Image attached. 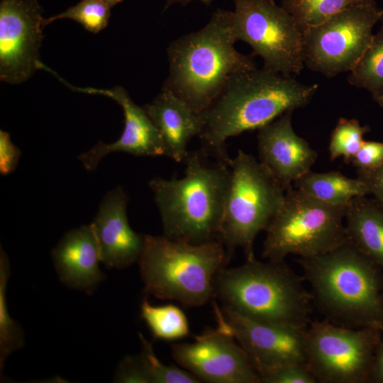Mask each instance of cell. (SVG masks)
I'll return each mask as SVG.
<instances>
[{
    "instance_id": "cell-1",
    "label": "cell",
    "mask_w": 383,
    "mask_h": 383,
    "mask_svg": "<svg viewBox=\"0 0 383 383\" xmlns=\"http://www.w3.org/2000/svg\"><path fill=\"white\" fill-rule=\"evenodd\" d=\"M318 87L263 68L233 76L199 113L201 149L213 156L229 158L226 143L229 138L258 130L284 113L306 106Z\"/></svg>"
},
{
    "instance_id": "cell-2",
    "label": "cell",
    "mask_w": 383,
    "mask_h": 383,
    "mask_svg": "<svg viewBox=\"0 0 383 383\" xmlns=\"http://www.w3.org/2000/svg\"><path fill=\"white\" fill-rule=\"evenodd\" d=\"M231 159L188 152L183 177L150 181L165 236L192 244L220 240Z\"/></svg>"
},
{
    "instance_id": "cell-3",
    "label": "cell",
    "mask_w": 383,
    "mask_h": 383,
    "mask_svg": "<svg viewBox=\"0 0 383 383\" xmlns=\"http://www.w3.org/2000/svg\"><path fill=\"white\" fill-rule=\"evenodd\" d=\"M233 11L217 9L201 29L167 48L169 72L162 88L201 113L233 76L257 69L253 55L235 48Z\"/></svg>"
},
{
    "instance_id": "cell-4",
    "label": "cell",
    "mask_w": 383,
    "mask_h": 383,
    "mask_svg": "<svg viewBox=\"0 0 383 383\" xmlns=\"http://www.w3.org/2000/svg\"><path fill=\"white\" fill-rule=\"evenodd\" d=\"M298 262L311 287L313 304L326 320L350 328L383 329L379 266L350 240Z\"/></svg>"
},
{
    "instance_id": "cell-5",
    "label": "cell",
    "mask_w": 383,
    "mask_h": 383,
    "mask_svg": "<svg viewBox=\"0 0 383 383\" xmlns=\"http://www.w3.org/2000/svg\"><path fill=\"white\" fill-rule=\"evenodd\" d=\"M284 261L266 262L255 257L216 274L213 296L223 306L251 319L307 327L313 301L303 284Z\"/></svg>"
},
{
    "instance_id": "cell-6",
    "label": "cell",
    "mask_w": 383,
    "mask_h": 383,
    "mask_svg": "<svg viewBox=\"0 0 383 383\" xmlns=\"http://www.w3.org/2000/svg\"><path fill=\"white\" fill-rule=\"evenodd\" d=\"M143 238L138 262L147 295L186 307L203 306L213 297L215 277L231 256L221 240L192 244L164 235Z\"/></svg>"
},
{
    "instance_id": "cell-7",
    "label": "cell",
    "mask_w": 383,
    "mask_h": 383,
    "mask_svg": "<svg viewBox=\"0 0 383 383\" xmlns=\"http://www.w3.org/2000/svg\"><path fill=\"white\" fill-rule=\"evenodd\" d=\"M346 206L327 204L289 187L265 230L262 257L273 262L284 261L289 255L311 258L348 242Z\"/></svg>"
},
{
    "instance_id": "cell-8",
    "label": "cell",
    "mask_w": 383,
    "mask_h": 383,
    "mask_svg": "<svg viewBox=\"0 0 383 383\" xmlns=\"http://www.w3.org/2000/svg\"><path fill=\"white\" fill-rule=\"evenodd\" d=\"M287 189L252 155L239 150L231 161V179L220 240L231 252L241 248L255 257L253 244L280 208Z\"/></svg>"
},
{
    "instance_id": "cell-9",
    "label": "cell",
    "mask_w": 383,
    "mask_h": 383,
    "mask_svg": "<svg viewBox=\"0 0 383 383\" xmlns=\"http://www.w3.org/2000/svg\"><path fill=\"white\" fill-rule=\"evenodd\" d=\"M233 26L238 40L260 56L263 69L285 76L304 68L303 35L293 17L274 0H233Z\"/></svg>"
},
{
    "instance_id": "cell-10",
    "label": "cell",
    "mask_w": 383,
    "mask_h": 383,
    "mask_svg": "<svg viewBox=\"0 0 383 383\" xmlns=\"http://www.w3.org/2000/svg\"><path fill=\"white\" fill-rule=\"evenodd\" d=\"M379 330L350 328L326 319L306 329V365L316 382L362 383L371 379Z\"/></svg>"
},
{
    "instance_id": "cell-11",
    "label": "cell",
    "mask_w": 383,
    "mask_h": 383,
    "mask_svg": "<svg viewBox=\"0 0 383 383\" xmlns=\"http://www.w3.org/2000/svg\"><path fill=\"white\" fill-rule=\"evenodd\" d=\"M383 19L376 3L349 7L302 32L304 62L326 77L350 72L373 37L374 25Z\"/></svg>"
},
{
    "instance_id": "cell-12",
    "label": "cell",
    "mask_w": 383,
    "mask_h": 383,
    "mask_svg": "<svg viewBox=\"0 0 383 383\" xmlns=\"http://www.w3.org/2000/svg\"><path fill=\"white\" fill-rule=\"evenodd\" d=\"M217 327L194 335V342L172 345L173 359L200 382L260 383L259 377L243 348L214 304Z\"/></svg>"
},
{
    "instance_id": "cell-13",
    "label": "cell",
    "mask_w": 383,
    "mask_h": 383,
    "mask_svg": "<svg viewBox=\"0 0 383 383\" xmlns=\"http://www.w3.org/2000/svg\"><path fill=\"white\" fill-rule=\"evenodd\" d=\"M43 9L38 0H1L0 79L10 84L28 79L41 67Z\"/></svg>"
},
{
    "instance_id": "cell-14",
    "label": "cell",
    "mask_w": 383,
    "mask_h": 383,
    "mask_svg": "<svg viewBox=\"0 0 383 383\" xmlns=\"http://www.w3.org/2000/svg\"><path fill=\"white\" fill-rule=\"evenodd\" d=\"M221 312L253 367L287 363L306 365L308 326L261 322L226 306Z\"/></svg>"
},
{
    "instance_id": "cell-15",
    "label": "cell",
    "mask_w": 383,
    "mask_h": 383,
    "mask_svg": "<svg viewBox=\"0 0 383 383\" xmlns=\"http://www.w3.org/2000/svg\"><path fill=\"white\" fill-rule=\"evenodd\" d=\"M65 84L76 91L108 96L116 101L123 111L124 129L120 138L111 143L99 141L78 156V160L88 171L96 170L101 159L111 152H123L135 156L165 155L163 143L157 128L144 107L137 105L123 87L99 89L74 87Z\"/></svg>"
},
{
    "instance_id": "cell-16",
    "label": "cell",
    "mask_w": 383,
    "mask_h": 383,
    "mask_svg": "<svg viewBox=\"0 0 383 383\" xmlns=\"http://www.w3.org/2000/svg\"><path fill=\"white\" fill-rule=\"evenodd\" d=\"M287 111L259 128L257 149L260 162L288 189L295 181L311 170L318 154L294 131Z\"/></svg>"
},
{
    "instance_id": "cell-17",
    "label": "cell",
    "mask_w": 383,
    "mask_h": 383,
    "mask_svg": "<svg viewBox=\"0 0 383 383\" xmlns=\"http://www.w3.org/2000/svg\"><path fill=\"white\" fill-rule=\"evenodd\" d=\"M128 202L126 192L116 187L103 197L91 223L101 261L108 268L123 269L138 262L143 248V234L135 232L128 223Z\"/></svg>"
},
{
    "instance_id": "cell-18",
    "label": "cell",
    "mask_w": 383,
    "mask_h": 383,
    "mask_svg": "<svg viewBox=\"0 0 383 383\" xmlns=\"http://www.w3.org/2000/svg\"><path fill=\"white\" fill-rule=\"evenodd\" d=\"M52 258L60 280L70 289L90 295L106 278L91 223L67 232L52 249Z\"/></svg>"
},
{
    "instance_id": "cell-19",
    "label": "cell",
    "mask_w": 383,
    "mask_h": 383,
    "mask_svg": "<svg viewBox=\"0 0 383 383\" xmlns=\"http://www.w3.org/2000/svg\"><path fill=\"white\" fill-rule=\"evenodd\" d=\"M143 107L160 133L165 156L177 162H184L189 152L188 143L201 131L199 113L171 91L163 89Z\"/></svg>"
},
{
    "instance_id": "cell-20",
    "label": "cell",
    "mask_w": 383,
    "mask_h": 383,
    "mask_svg": "<svg viewBox=\"0 0 383 383\" xmlns=\"http://www.w3.org/2000/svg\"><path fill=\"white\" fill-rule=\"evenodd\" d=\"M348 238L383 269V206L367 196L356 197L345 208Z\"/></svg>"
},
{
    "instance_id": "cell-21",
    "label": "cell",
    "mask_w": 383,
    "mask_h": 383,
    "mask_svg": "<svg viewBox=\"0 0 383 383\" xmlns=\"http://www.w3.org/2000/svg\"><path fill=\"white\" fill-rule=\"evenodd\" d=\"M293 187L333 206H346L356 197L370 195L362 179L358 177H348L339 171L314 172L310 170L295 181Z\"/></svg>"
},
{
    "instance_id": "cell-22",
    "label": "cell",
    "mask_w": 383,
    "mask_h": 383,
    "mask_svg": "<svg viewBox=\"0 0 383 383\" xmlns=\"http://www.w3.org/2000/svg\"><path fill=\"white\" fill-rule=\"evenodd\" d=\"M348 80L352 86L367 90L372 98L383 91V19Z\"/></svg>"
},
{
    "instance_id": "cell-23",
    "label": "cell",
    "mask_w": 383,
    "mask_h": 383,
    "mask_svg": "<svg viewBox=\"0 0 383 383\" xmlns=\"http://www.w3.org/2000/svg\"><path fill=\"white\" fill-rule=\"evenodd\" d=\"M140 316L156 339L174 340L189 333L186 315L175 305L152 306L144 297L140 304Z\"/></svg>"
},
{
    "instance_id": "cell-24",
    "label": "cell",
    "mask_w": 383,
    "mask_h": 383,
    "mask_svg": "<svg viewBox=\"0 0 383 383\" xmlns=\"http://www.w3.org/2000/svg\"><path fill=\"white\" fill-rule=\"evenodd\" d=\"M374 3V0H282L281 6L303 32L349 7Z\"/></svg>"
},
{
    "instance_id": "cell-25",
    "label": "cell",
    "mask_w": 383,
    "mask_h": 383,
    "mask_svg": "<svg viewBox=\"0 0 383 383\" xmlns=\"http://www.w3.org/2000/svg\"><path fill=\"white\" fill-rule=\"evenodd\" d=\"M10 276L8 256L1 248L0 252V370L2 371L6 358L15 350L23 347L24 334L20 326L9 315L6 291Z\"/></svg>"
},
{
    "instance_id": "cell-26",
    "label": "cell",
    "mask_w": 383,
    "mask_h": 383,
    "mask_svg": "<svg viewBox=\"0 0 383 383\" xmlns=\"http://www.w3.org/2000/svg\"><path fill=\"white\" fill-rule=\"evenodd\" d=\"M369 131V127L361 126L357 119L340 118L331 135L328 145L331 160L342 157L345 163H350Z\"/></svg>"
},
{
    "instance_id": "cell-27",
    "label": "cell",
    "mask_w": 383,
    "mask_h": 383,
    "mask_svg": "<svg viewBox=\"0 0 383 383\" xmlns=\"http://www.w3.org/2000/svg\"><path fill=\"white\" fill-rule=\"evenodd\" d=\"M111 8L104 0H82L64 12L43 19V26L60 19L68 18L81 24L87 30L96 33L104 29L111 16Z\"/></svg>"
},
{
    "instance_id": "cell-28",
    "label": "cell",
    "mask_w": 383,
    "mask_h": 383,
    "mask_svg": "<svg viewBox=\"0 0 383 383\" xmlns=\"http://www.w3.org/2000/svg\"><path fill=\"white\" fill-rule=\"evenodd\" d=\"M141 343L140 355L145 365L151 383H199L194 374L175 365H166L154 353L152 344L142 333L138 334Z\"/></svg>"
},
{
    "instance_id": "cell-29",
    "label": "cell",
    "mask_w": 383,
    "mask_h": 383,
    "mask_svg": "<svg viewBox=\"0 0 383 383\" xmlns=\"http://www.w3.org/2000/svg\"><path fill=\"white\" fill-rule=\"evenodd\" d=\"M260 382L264 383H316L307 365L287 363L272 366L254 367Z\"/></svg>"
},
{
    "instance_id": "cell-30",
    "label": "cell",
    "mask_w": 383,
    "mask_h": 383,
    "mask_svg": "<svg viewBox=\"0 0 383 383\" xmlns=\"http://www.w3.org/2000/svg\"><path fill=\"white\" fill-rule=\"evenodd\" d=\"M350 163L357 173L373 171L383 165V142L364 141Z\"/></svg>"
},
{
    "instance_id": "cell-31",
    "label": "cell",
    "mask_w": 383,
    "mask_h": 383,
    "mask_svg": "<svg viewBox=\"0 0 383 383\" xmlns=\"http://www.w3.org/2000/svg\"><path fill=\"white\" fill-rule=\"evenodd\" d=\"M118 383H151V379L140 355H128L120 362L114 378Z\"/></svg>"
},
{
    "instance_id": "cell-32",
    "label": "cell",
    "mask_w": 383,
    "mask_h": 383,
    "mask_svg": "<svg viewBox=\"0 0 383 383\" xmlns=\"http://www.w3.org/2000/svg\"><path fill=\"white\" fill-rule=\"evenodd\" d=\"M21 155L19 149L11 142L9 133L0 131V172L6 175L16 167Z\"/></svg>"
},
{
    "instance_id": "cell-33",
    "label": "cell",
    "mask_w": 383,
    "mask_h": 383,
    "mask_svg": "<svg viewBox=\"0 0 383 383\" xmlns=\"http://www.w3.org/2000/svg\"><path fill=\"white\" fill-rule=\"evenodd\" d=\"M357 177L366 183L370 195L383 206V165L371 172L357 173Z\"/></svg>"
},
{
    "instance_id": "cell-34",
    "label": "cell",
    "mask_w": 383,
    "mask_h": 383,
    "mask_svg": "<svg viewBox=\"0 0 383 383\" xmlns=\"http://www.w3.org/2000/svg\"><path fill=\"white\" fill-rule=\"evenodd\" d=\"M371 379L383 383V338L380 339L375 351Z\"/></svg>"
},
{
    "instance_id": "cell-35",
    "label": "cell",
    "mask_w": 383,
    "mask_h": 383,
    "mask_svg": "<svg viewBox=\"0 0 383 383\" xmlns=\"http://www.w3.org/2000/svg\"><path fill=\"white\" fill-rule=\"evenodd\" d=\"M191 1H193V0H166L165 9H167L169 6H170L172 4H176V3H180L183 5H185ZM199 1H201V2H203L204 4L208 6L211 4L213 0H199Z\"/></svg>"
},
{
    "instance_id": "cell-36",
    "label": "cell",
    "mask_w": 383,
    "mask_h": 383,
    "mask_svg": "<svg viewBox=\"0 0 383 383\" xmlns=\"http://www.w3.org/2000/svg\"><path fill=\"white\" fill-rule=\"evenodd\" d=\"M373 99L377 102L381 106H383V91L380 92L378 95L374 96Z\"/></svg>"
},
{
    "instance_id": "cell-37",
    "label": "cell",
    "mask_w": 383,
    "mask_h": 383,
    "mask_svg": "<svg viewBox=\"0 0 383 383\" xmlns=\"http://www.w3.org/2000/svg\"><path fill=\"white\" fill-rule=\"evenodd\" d=\"M105 3L111 9L115 5L121 2L123 0H104Z\"/></svg>"
},
{
    "instance_id": "cell-38",
    "label": "cell",
    "mask_w": 383,
    "mask_h": 383,
    "mask_svg": "<svg viewBox=\"0 0 383 383\" xmlns=\"http://www.w3.org/2000/svg\"><path fill=\"white\" fill-rule=\"evenodd\" d=\"M382 306H383V291H382Z\"/></svg>"
}]
</instances>
